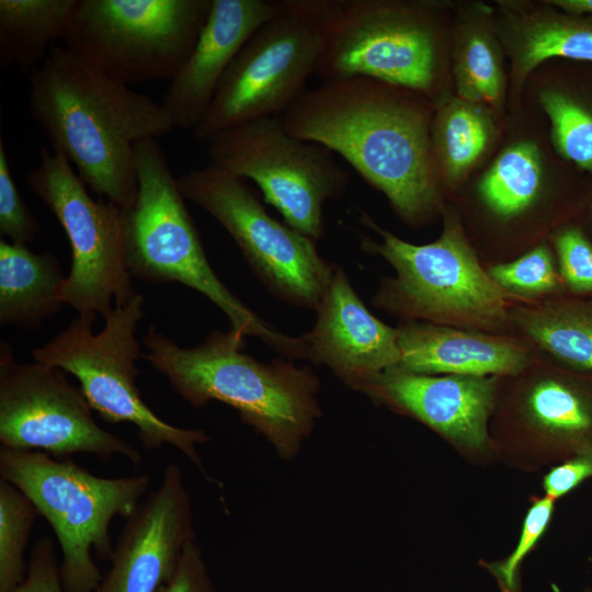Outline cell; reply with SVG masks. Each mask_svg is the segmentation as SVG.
I'll use <instances>...</instances> for the list:
<instances>
[{
    "mask_svg": "<svg viewBox=\"0 0 592 592\" xmlns=\"http://www.w3.org/2000/svg\"><path fill=\"white\" fill-rule=\"evenodd\" d=\"M37 515L20 489L0 480V592H12L25 580L24 555Z\"/></svg>",
    "mask_w": 592,
    "mask_h": 592,
    "instance_id": "28",
    "label": "cell"
},
{
    "mask_svg": "<svg viewBox=\"0 0 592 592\" xmlns=\"http://www.w3.org/2000/svg\"><path fill=\"white\" fill-rule=\"evenodd\" d=\"M66 277L50 252L0 240V323L34 330L62 307Z\"/></svg>",
    "mask_w": 592,
    "mask_h": 592,
    "instance_id": "23",
    "label": "cell"
},
{
    "mask_svg": "<svg viewBox=\"0 0 592 592\" xmlns=\"http://www.w3.org/2000/svg\"><path fill=\"white\" fill-rule=\"evenodd\" d=\"M578 221L592 240V181L587 184L583 205Z\"/></svg>",
    "mask_w": 592,
    "mask_h": 592,
    "instance_id": "36",
    "label": "cell"
},
{
    "mask_svg": "<svg viewBox=\"0 0 592 592\" xmlns=\"http://www.w3.org/2000/svg\"><path fill=\"white\" fill-rule=\"evenodd\" d=\"M491 18V10L479 5L463 19L454 39L452 69L458 98L498 109L505 79L500 39Z\"/></svg>",
    "mask_w": 592,
    "mask_h": 592,
    "instance_id": "26",
    "label": "cell"
},
{
    "mask_svg": "<svg viewBox=\"0 0 592 592\" xmlns=\"http://www.w3.org/2000/svg\"><path fill=\"white\" fill-rule=\"evenodd\" d=\"M26 184L55 215L70 243L71 267L60 300L78 315L105 318L112 301L124 304L136 293L126 261L123 209L103 197L93 200L67 158L46 147Z\"/></svg>",
    "mask_w": 592,
    "mask_h": 592,
    "instance_id": "14",
    "label": "cell"
},
{
    "mask_svg": "<svg viewBox=\"0 0 592 592\" xmlns=\"http://www.w3.org/2000/svg\"><path fill=\"white\" fill-rule=\"evenodd\" d=\"M316 310V323L300 337L307 358L327 366L352 389L399 365L396 328L382 322L366 308L341 267H334Z\"/></svg>",
    "mask_w": 592,
    "mask_h": 592,
    "instance_id": "18",
    "label": "cell"
},
{
    "mask_svg": "<svg viewBox=\"0 0 592 592\" xmlns=\"http://www.w3.org/2000/svg\"><path fill=\"white\" fill-rule=\"evenodd\" d=\"M500 7L493 23L510 56L515 87L550 58L592 64V15L566 12L548 2L544 9L508 2Z\"/></svg>",
    "mask_w": 592,
    "mask_h": 592,
    "instance_id": "21",
    "label": "cell"
},
{
    "mask_svg": "<svg viewBox=\"0 0 592 592\" xmlns=\"http://www.w3.org/2000/svg\"><path fill=\"white\" fill-rule=\"evenodd\" d=\"M585 592H592V591L587 590Z\"/></svg>",
    "mask_w": 592,
    "mask_h": 592,
    "instance_id": "37",
    "label": "cell"
},
{
    "mask_svg": "<svg viewBox=\"0 0 592 592\" xmlns=\"http://www.w3.org/2000/svg\"><path fill=\"white\" fill-rule=\"evenodd\" d=\"M494 284L511 299L539 300L566 294L549 241L499 263H483Z\"/></svg>",
    "mask_w": 592,
    "mask_h": 592,
    "instance_id": "27",
    "label": "cell"
},
{
    "mask_svg": "<svg viewBox=\"0 0 592 592\" xmlns=\"http://www.w3.org/2000/svg\"><path fill=\"white\" fill-rule=\"evenodd\" d=\"M213 0H79L64 46L115 80H172L208 19Z\"/></svg>",
    "mask_w": 592,
    "mask_h": 592,
    "instance_id": "9",
    "label": "cell"
},
{
    "mask_svg": "<svg viewBox=\"0 0 592 592\" xmlns=\"http://www.w3.org/2000/svg\"><path fill=\"white\" fill-rule=\"evenodd\" d=\"M143 343V357L184 401L194 408L212 400L229 405L283 460L297 457L322 414L320 380L309 367L287 358L260 362L243 352L244 335L232 329L182 348L151 325Z\"/></svg>",
    "mask_w": 592,
    "mask_h": 592,
    "instance_id": "3",
    "label": "cell"
},
{
    "mask_svg": "<svg viewBox=\"0 0 592 592\" xmlns=\"http://www.w3.org/2000/svg\"><path fill=\"white\" fill-rule=\"evenodd\" d=\"M79 0H0V64L26 77L62 37Z\"/></svg>",
    "mask_w": 592,
    "mask_h": 592,
    "instance_id": "25",
    "label": "cell"
},
{
    "mask_svg": "<svg viewBox=\"0 0 592 592\" xmlns=\"http://www.w3.org/2000/svg\"><path fill=\"white\" fill-rule=\"evenodd\" d=\"M27 111L94 194L121 209L138 193L135 147L174 129L161 103L132 90L65 46L27 76Z\"/></svg>",
    "mask_w": 592,
    "mask_h": 592,
    "instance_id": "2",
    "label": "cell"
},
{
    "mask_svg": "<svg viewBox=\"0 0 592 592\" xmlns=\"http://www.w3.org/2000/svg\"><path fill=\"white\" fill-rule=\"evenodd\" d=\"M317 76L365 77L423 96L437 94L441 33L433 4L400 0H335Z\"/></svg>",
    "mask_w": 592,
    "mask_h": 592,
    "instance_id": "10",
    "label": "cell"
},
{
    "mask_svg": "<svg viewBox=\"0 0 592 592\" xmlns=\"http://www.w3.org/2000/svg\"><path fill=\"white\" fill-rule=\"evenodd\" d=\"M138 193L123 210L126 261L133 277L151 284L181 283L215 304L231 329L252 335L287 360L307 358L300 337L276 330L242 303L213 271L177 178L156 138L135 147Z\"/></svg>",
    "mask_w": 592,
    "mask_h": 592,
    "instance_id": "5",
    "label": "cell"
},
{
    "mask_svg": "<svg viewBox=\"0 0 592 592\" xmlns=\"http://www.w3.org/2000/svg\"><path fill=\"white\" fill-rule=\"evenodd\" d=\"M12 592H64L53 539L43 536L32 548L25 580Z\"/></svg>",
    "mask_w": 592,
    "mask_h": 592,
    "instance_id": "32",
    "label": "cell"
},
{
    "mask_svg": "<svg viewBox=\"0 0 592 592\" xmlns=\"http://www.w3.org/2000/svg\"><path fill=\"white\" fill-rule=\"evenodd\" d=\"M399 365L428 375L508 376L523 369L536 352L515 334L400 320Z\"/></svg>",
    "mask_w": 592,
    "mask_h": 592,
    "instance_id": "20",
    "label": "cell"
},
{
    "mask_svg": "<svg viewBox=\"0 0 592 592\" xmlns=\"http://www.w3.org/2000/svg\"><path fill=\"white\" fill-rule=\"evenodd\" d=\"M41 232V226L25 204L11 174L7 151L0 139V235L26 246Z\"/></svg>",
    "mask_w": 592,
    "mask_h": 592,
    "instance_id": "31",
    "label": "cell"
},
{
    "mask_svg": "<svg viewBox=\"0 0 592 592\" xmlns=\"http://www.w3.org/2000/svg\"><path fill=\"white\" fill-rule=\"evenodd\" d=\"M275 14L246 42L197 127L207 141L229 128L282 113L306 90L323 55L335 0H277Z\"/></svg>",
    "mask_w": 592,
    "mask_h": 592,
    "instance_id": "8",
    "label": "cell"
},
{
    "mask_svg": "<svg viewBox=\"0 0 592 592\" xmlns=\"http://www.w3.org/2000/svg\"><path fill=\"white\" fill-rule=\"evenodd\" d=\"M547 2L566 12L592 15V0H554Z\"/></svg>",
    "mask_w": 592,
    "mask_h": 592,
    "instance_id": "35",
    "label": "cell"
},
{
    "mask_svg": "<svg viewBox=\"0 0 592 592\" xmlns=\"http://www.w3.org/2000/svg\"><path fill=\"white\" fill-rule=\"evenodd\" d=\"M195 539L182 469L169 464L157 489L139 502L113 546L110 569L93 592H157Z\"/></svg>",
    "mask_w": 592,
    "mask_h": 592,
    "instance_id": "17",
    "label": "cell"
},
{
    "mask_svg": "<svg viewBox=\"0 0 592 592\" xmlns=\"http://www.w3.org/2000/svg\"><path fill=\"white\" fill-rule=\"evenodd\" d=\"M144 296L135 293L124 304H115L99 333L93 332L95 314L78 315L65 330L31 354L35 362L72 374L92 410L105 422L135 425L147 451L164 444L175 447L207 480L218 485L208 475L197 451L212 436L203 429L166 422L141 397L136 362L143 354L136 332L144 316Z\"/></svg>",
    "mask_w": 592,
    "mask_h": 592,
    "instance_id": "7",
    "label": "cell"
},
{
    "mask_svg": "<svg viewBox=\"0 0 592 592\" xmlns=\"http://www.w3.org/2000/svg\"><path fill=\"white\" fill-rule=\"evenodd\" d=\"M497 376L428 375L392 366L353 389L372 401L411 417L466 455H492L489 422Z\"/></svg>",
    "mask_w": 592,
    "mask_h": 592,
    "instance_id": "16",
    "label": "cell"
},
{
    "mask_svg": "<svg viewBox=\"0 0 592 592\" xmlns=\"http://www.w3.org/2000/svg\"><path fill=\"white\" fill-rule=\"evenodd\" d=\"M592 478V449L579 452L554 465L543 478L545 496L554 501Z\"/></svg>",
    "mask_w": 592,
    "mask_h": 592,
    "instance_id": "34",
    "label": "cell"
},
{
    "mask_svg": "<svg viewBox=\"0 0 592 592\" xmlns=\"http://www.w3.org/2000/svg\"><path fill=\"white\" fill-rule=\"evenodd\" d=\"M489 435L493 454L524 470L592 449V372L536 352L520 372L498 377Z\"/></svg>",
    "mask_w": 592,
    "mask_h": 592,
    "instance_id": "11",
    "label": "cell"
},
{
    "mask_svg": "<svg viewBox=\"0 0 592 592\" xmlns=\"http://www.w3.org/2000/svg\"><path fill=\"white\" fill-rule=\"evenodd\" d=\"M0 477L20 489L54 530L61 550L64 592L98 588L103 574L92 551L98 560H110L112 520L129 517L150 485L147 474L103 478L70 458L2 445Z\"/></svg>",
    "mask_w": 592,
    "mask_h": 592,
    "instance_id": "6",
    "label": "cell"
},
{
    "mask_svg": "<svg viewBox=\"0 0 592 592\" xmlns=\"http://www.w3.org/2000/svg\"><path fill=\"white\" fill-rule=\"evenodd\" d=\"M277 8L276 0H213L192 53L161 102L174 128L197 127L237 54Z\"/></svg>",
    "mask_w": 592,
    "mask_h": 592,
    "instance_id": "19",
    "label": "cell"
},
{
    "mask_svg": "<svg viewBox=\"0 0 592 592\" xmlns=\"http://www.w3.org/2000/svg\"><path fill=\"white\" fill-rule=\"evenodd\" d=\"M555 502L546 496L535 498L525 514L517 545L512 553L500 560L480 561V566L493 577L501 592H522L521 565L546 533Z\"/></svg>",
    "mask_w": 592,
    "mask_h": 592,
    "instance_id": "30",
    "label": "cell"
},
{
    "mask_svg": "<svg viewBox=\"0 0 592 592\" xmlns=\"http://www.w3.org/2000/svg\"><path fill=\"white\" fill-rule=\"evenodd\" d=\"M489 109L458 96L440 98L431 124V151L441 189H457L489 149Z\"/></svg>",
    "mask_w": 592,
    "mask_h": 592,
    "instance_id": "24",
    "label": "cell"
},
{
    "mask_svg": "<svg viewBox=\"0 0 592 592\" xmlns=\"http://www.w3.org/2000/svg\"><path fill=\"white\" fill-rule=\"evenodd\" d=\"M178 187L234 239L246 262L278 298L317 309L334 265L316 241L272 217L248 181L212 163L177 178Z\"/></svg>",
    "mask_w": 592,
    "mask_h": 592,
    "instance_id": "12",
    "label": "cell"
},
{
    "mask_svg": "<svg viewBox=\"0 0 592 592\" xmlns=\"http://www.w3.org/2000/svg\"><path fill=\"white\" fill-rule=\"evenodd\" d=\"M206 145L212 164L253 181L284 223L315 241L325 231V203L340 198L350 183L330 149L293 136L281 116L229 128Z\"/></svg>",
    "mask_w": 592,
    "mask_h": 592,
    "instance_id": "13",
    "label": "cell"
},
{
    "mask_svg": "<svg viewBox=\"0 0 592 592\" xmlns=\"http://www.w3.org/2000/svg\"><path fill=\"white\" fill-rule=\"evenodd\" d=\"M65 371L43 363H20L13 348L0 343V442L18 451H41L56 458L87 453L110 462L115 455L133 465L140 452L94 420L84 394Z\"/></svg>",
    "mask_w": 592,
    "mask_h": 592,
    "instance_id": "15",
    "label": "cell"
},
{
    "mask_svg": "<svg viewBox=\"0 0 592 592\" xmlns=\"http://www.w3.org/2000/svg\"><path fill=\"white\" fill-rule=\"evenodd\" d=\"M423 95L365 77L306 89L281 119L293 136L341 156L382 192L408 226L442 215L431 151L433 115Z\"/></svg>",
    "mask_w": 592,
    "mask_h": 592,
    "instance_id": "1",
    "label": "cell"
},
{
    "mask_svg": "<svg viewBox=\"0 0 592 592\" xmlns=\"http://www.w3.org/2000/svg\"><path fill=\"white\" fill-rule=\"evenodd\" d=\"M440 237L413 244L380 227L366 212L360 221L379 240L361 236L364 252L395 270L383 277L373 305L400 320L513 334L509 298L490 278L464 227L460 213L445 204Z\"/></svg>",
    "mask_w": 592,
    "mask_h": 592,
    "instance_id": "4",
    "label": "cell"
},
{
    "mask_svg": "<svg viewBox=\"0 0 592 592\" xmlns=\"http://www.w3.org/2000/svg\"><path fill=\"white\" fill-rule=\"evenodd\" d=\"M157 592H216L195 539L185 545L175 573Z\"/></svg>",
    "mask_w": 592,
    "mask_h": 592,
    "instance_id": "33",
    "label": "cell"
},
{
    "mask_svg": "<svg viewBox=\"0 0 592 592\" xmlns=\"http://www.w3.org/2000/svg\"><path fill=\"white\" fill-rule=\"evenodd\" d=\"M509 315L512 333L535 352L569 368L592 372V297L511 299Z\"/></svg>",
    "mask_w": 592,
    "mask_h": 592,
    "instance_id": "22",
    "label": "cell"
},
{
    "mask_svg": "<svg viewBox=\"0 0 592 592\" xmlns=\"http://www.w3.org/2000/svg\"><path fill=\"white\" fill-rule=\"evenodd\" d=\"M554 250L566 294L592 297V240L578 220L551 232Z\"/></svg>",
    "mask_w": 592,
    "mask_h": 592,
    "instance_id": "29",
    "label": "cell"
}]
</instances>
